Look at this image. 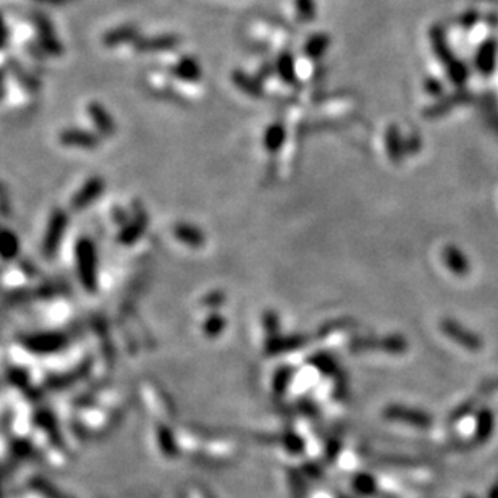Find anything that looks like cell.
Returning a JSON list of instances; mask_svg holds the SVG:
<instances>
[{
  "label": "cell",
  "mask_w": 498,
  "mask_h": 498,
  "mask_svg": "<svg viewBox=\"0 0 498 498\" xmlns=\"http://www.w3.org/2000/svg\"><path fill=\"white\" fill-rule=\"evenodd\" d=\"M7 43H9V29H7V25H5L2 15H0V49L7 46Z\"/></svg>",
  "instance_id": "7c38bea8"
},
{
  "label": "cell",
  "mask_w": 498,
  "mask_h": 498,
  "mask_svg": "<svg viewBox=\"0 0 498 498\" xmlns=\"http://www.w3.org/2000/svg\"><path fill=\"white\" fill-rule=\"evenodd\" d=\"M58 141L67 147H80V149H95L99 144V138L89 133L86 130L68 128L63 130L58 136Z\"/></svg>",
  "instance_id": "8992f818"
},
{
  "label": "cell",
  "mask_w": 498,
  "mask_h": 498,
  "mask_svg": "<svg viewBox=\"0 0 498 498\" xmlns=\"http://www.w3.org/2000/svg\"><path fill=\"white\" fill-rule=\"evenodd\" d=\"M5 95V91H4V88H0V99H2Z\"/></svg>",
  "instance_id": "5bb4252c"
},
{
  "label": "cell",
  "mask_w": 498,
  "mask_h": 498,
  "mask_svg": "<svg viewBox=\"0 0 498 498\" xmlns=\"http://www.w3.org/2000/svg\"><path fill=\"white\" fill-rule=\"evenodd\" d=\"M104 188L105 182L100 177L89 178L85 186L75 194L73 201H71V209H73V211H81V209L88 207L89 204H93L102 194Z\"/></svg>",
  "instance_id": "5b68a950"
},
{
  "label": "cell",
  "mask_w": 498,
  "mask_h": 498,
  "mask_svg": "<svg viewBox=\"0 0 498 498\" xmlns=\"http://www.w3.org/2000/svg\"><path fill=\"white\" fill-rule=\"evenodd\" d=\"M177 38L173 36H157V38H149V39H138L135 46L138 51L141 52H152V51H165L172 49L177 46Z\"/></svg>",
  "instance_id": "9c48e42d"
},
{
  "label": "cell",
  "mask_w": 498,
  "mask_h": 498,
  "mask_svg": "<svg viewBox=\"0 0 498 498\" xmlns=\"http://www.w3.org/2000/svg\"><path fill=\"white\" fill-rule=\"evenodd\" d=\"M88 113L89 117H91L93 123L95 125V128L100 131V135L110 136L113 135V131H115V125L112 122V117L109 115V112H107L104 107L98 102H91L88 107Z\"/></svg>",
  "instance_id": "ba28073f"
},
{
  "label": "cell",
  "mask_w": 498,
  "mask_h": 498,
  "mask_svg": "<svg viewBox=\"0 0 498 498\" xmlns=\"http://www.w3.org/2000/svg\"><path fill=\"white\" fill-rule=\"evenodd\" d=\"M23 343L34 353H53L62 350L67 345V337L62 333L56 332H47V333H38V335H29Z\"/></svg>",
  "instance_id": "277c9868"
},
{
  "label": "cell",
  "mask_w": 498,
  "mask_h": 498,
  "mask_svg": "<svg viewBox=\"0 0 498 498\" xmlns=\"http://www.w3.org/2000/svg\"><path fill=\"white\" fill-rule=\"evenodd\" d=\"M138 39H140L138 29L131 25H125L112 29V31H107L102 36V44L105 47H117L127 43H136Z\"/></svg>",
  "instance_id": "52a82bcc"
},
{
  "label": "cell",
  "mask_w": 498,
  "mask_h": 498,
  "mask_svg": "<svg viewBox=\"0 0 498 498\" xmlns=\"http://www.w3.org/2000/svg\"><path fill=\"white\" fill-rule=\"evenodd\" d=\"M76 271L83 288L94 293L98 290V254L91 239L81 238L76 244Z\"/></svg>",
  "instance_id": "6da1fadb"
},
{
  "label": "cell",
  "mask_w": 498,
  "mask_h": 498,
  "mask_svg": "<svg viewBox=\"0 0 498 498\" xmlns=\"http://www.w3.org/2000/svg\"><path fill=\"white\" fill-rule=\"evenodd\" d=\"M33 23L36 29H38V43L46 53H49L52 57H60L63 53V46L60 43L58 36L56 34L52 21L43 14L33 15Z\"/></svg>",
  "instance_id": "3957f363"
},
{
  "label": "cell",
  "mask_w": 498,
  "mask_h": 498,
  "mask_svg": "<svg viewBox=\"0 0 498 498\" xmlns=\"http://www.w3.org/2000/svg\"><path fill=\"white\" fill-rule=\"evenodd\" d=\"M4 81V71H0V83Z\"/></svg>",
  "instance_id": "9a60e30c"
},
{
  "label": "cell",
  "mask_w": 498,
  "mask_h": 498,
  "mask_svg": "<svg viewBox=\"0 0 498 498\" xmlns=\"http://www.w3.org/2000/svg\"><path fill=\"white\" fill-rule=\"evenodd\" d=\"M38 2H46L51 5H63L65 2H68V0H38Z\"/></svg>",
  "instance_id": "4fadbf2b"
},
{
  "label": "cell",
  "mask_w": 498,
  "mask_h": 498,
  "mask_svg": "<svg viewBox=\"0 0 498 498\" xmlns=\"http://www.w3.org/2000/svg\"><path fill=\"white\" fill-rule=\"evenodd\" d=\"M20 251V242L9 230L0 232V257L2 259H15Z\"/></svg>",
  "instance_id": "8fae6325"
},
{
  "label": "cell",
  "mask_w": 498,
  "mask_h": 498,
  "mask_svg": "<svg viewBox=\"0 0 498 498\" xmlns=\"http://www.w3.org/2000/svg\"><path fill=\"white\" fill-rule=\"evenodd\" d=\"M68 215L62 209H56L52 212L49 224H47L46 237L43 239V254L47 259H52L58 253V246L62 243L65 230H67Z\"/></svg>",
  "instance_id": "7a4b0ae2"
},
{
  "label": "cell",
  "mask_w": 498,
  "mask_h": 498,
  "mask_svg": "<svg viewBox=\"0 0 498 498\" xmlns=\"http://www.w3.org/2000/svg\"><path fill=\"white\" fill-rule=\"evenodd\" d=\"M7 68L10 73L16 78L18 83H20L23 88H26L28 91H36V89L39 88L38 80H36L29 71H26L20 62H16L15 58L7 60Z\"/></svg>",
  "instance_id": "30bf717a"
}]
</instances>
